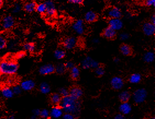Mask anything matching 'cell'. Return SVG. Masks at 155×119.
<instances>
[{"label":"cell","mask_w":155,"mask_h":119,"mask_svg":"<svg viewBox=\"0 0 155 119\" xmlns=\"http://www.w3.org/2000/svg\"><path fill=\"white\" fill-rule=\"evenodd\" d=\"M59 105L66 113L73 115L75 118L79 116L81 111V103L78 100H75L70 96L62 98Z\"/></svg>","instance_id":"obj_1"},{"label":"cell","mask_w":155,"mask_h":119,"mask_svg":"<svg viewBox=\"0 0 155 119\" xmlns=\"http://www.w3.org/2000/svg\"><path fill=\"white\" fill-rule=\"evenodd\" d=\"M18 63L12 60L5 59L0 61V74L12 76L15 74L18 70Z\"/></svg>","instance_id":"obj_2"},{"label":"cell","mask_w":155,"mask_h":119,"mask_svg":"<svg viewBox=\"0 0 155 119\" xmlns=\"http://www.w3.org/2000/svg\"><path fill=\"white\" fill-rule=\"evenodd\" d=\"M147 96V92L145 89H139L134 92L133 99L136 103L140 104L146 100Z\"/></svg>","instance_id":"obj_3"},{"label":"cell","mask_w":155,"mask_h":119,"mask_svg":"<svg viewBox=\"0 0 155 119\" xmlns=\"http://www.w3.org/2000/svg\"><path fill=\"white\" fill-rule=\"evenodd\" d=\"M100 66V64L97 61L94 60L91 57L87 56L85 57L82 62V68L87 69H95Z\"/></svg>","instance_id":"obj_4"},{"label":"cell","mask_w":155,"mask_h":119,"mask_svg":"<svg viewBox=\"0 0 155 119\" xmlns=\"http://www.w3.org/2000/svg\"><path fill=\"white\" fill-rule=\"evenodd\" d=\"M15 20L14 18L11 15L5 17L2 20V27L5 30L12 29L15 26Z\"/></svg>","instance_id":"obj_5"},{"label":"cell","mask_w":155,"mask_h":119,"mask_svg":"<svg viewBox=\"0 0 155 119\" xmlns=\"http://www.w3.org/2000/svg\"><path fill=\"white\" fill-rule=\"evenodd\" d=\"M44 3L46 7V15L51 18L54 17L56 14V8L54 3L52 0H47Z\"/></svg>","instance_id":"obj_6"},{"label":"cell","mask_w":155,"mask_h":119,"mask_svg":"<svg viewBox=\"0 0 155 119\" xmlns=\"http://www.w3.org/2000/svg\"><path fill=\"white\" fill-rule=\"evenodd\" d=\"M63 47L67 50H72L75 48L77 44V39L74 37H68L63 40Z\"/></svg>","instance_id":"obj_7"},{"label":"cell","mask_w":155,"mask_h":119,"mask_svg":"<svg viewBox=\"0 0 155 119\" xmlns=\"http://www.w3.org/2000/svg\"><path fill=\"white\" fill-rule=\"evenodd\" d=\"M111 85L113 89L116 90H119L124 86V83L121 77L115 76L111 80Z\"/></svg>","instance_id":"obj_8"},{"label":"cell","mask_w":155,"mask_h":119,"mask_svg":"<svg viewBox=\"0 0 155 119\" xmlns=\"http://www.w3.org/2000/svg\"><path fill=\"white\" fill-rule=\"evenodd\" d=\"M73 30L78 34H82L85 32V26L84 21L82 19H78L75 21L72 26Z\"/></svg>","instance_id":"obj_9"},{"label":"cell","mask_w":155,"mask_h":119,"mask_svg":"<svg viewBox=\"0 0 155 119\" xmlns=\"http://www.w3.org/2000/svg\"><path fill=\"white\" fill-rule=\"evenodd\" d=\"M39 73L43 76L52 74L55 72V67L52 64H46L42 66L39 68Z\"/></svg>","instance_id":"obj_10"},{"label":"cell","mask_w":155,"mask_h":119,"mask_svg":"<svg viewBox=\"0 0 155 119\" xmlns=\"http://www.w3.org/2000/svg\"><path fill=\"white\" fill-rule=\"evenodd\" d=\"M142 31L147 36H152L155 33V25L150 22H147L142 26Z\"/></svg>","instance_id":"obj_11"},{"label":"cell","mask_w":155,"mask_h":119,"mask_svg":"<svg viewBox=\"0 0 155 119\" xmlns=\"http://www.w3.org/2000/svg\"><path fill=\"white\" fill-rule=\"evenodd\" d=\"M107 15L111 19H120L121 17V10L117 7H112L108 10Z\"/></svg>","instance_id":"obj_12"},{"label":"cell","mask_w":155,"mask_h":119,"mask_svg":"<svg viewBox=\"0 0 155 119\" xmlns=\"http://www.w3.org/2000/svg\"><path fill=\"white\" fill-rule=\"evenodd\" d=\"M83 95L82 90L79 87H73L69 91V95L73 99L78 100Z\"/></svg>","instance_id":"obj_13"},{"label":"cell","mask_w":155,"mask_h":119,"mask_svg":"<svg viewBox=\"0 0 155 119\" xmlns=\"http://www.w3.org/2000/svg\"><path fill=\"white\" fill-rule=\"evenodd\" d=\"M109 27L115 31H118L122 29L123 24L121 19H111L108 21Z\"/></svg>","instance_id":"obj_14"},{"label":"cell","mask_w":155,"mask_h":119,"mask_svg":"<svg viewBox=\"0 0 155 119\" xmlns=\"http://www.w3.org/2000/svg\"><path fill=\"white\" fill-rule=\"evenodd\" d=\"M20 86L22 90L29 91L34 89L35 86V83L34 80L31 79H28L22 81L20 83Z\"/></svg>","instance_id":"obj_15"},{"label":"cell","mask_w":155,"mask_h":119,"mask_svg":"<svg viewBox=\"0 0 155 119\" xmlns=\"http://www.w3.org/2000/svg\"><path fill=\"white\" fill-rule=\"evenodd\" d=\"M63 110L61 108L59 105V106L56 105L53 107L51 110L50 113V115L52 118L58 119L63 115Z\"/></svg>","instance_id":"obj_16"},{"label":"cell","mask_w":155,"mask_h":119,"mask_svg":"<svg viewBox=\"0 0 155 119\" xmlns=\"http://www.w3.org/2000/svg\"><path fill=\"white\" fill-rule=\"evenodd\" d=\"M1 92L2 96L6 99H10L12 98L15 95L12 90V89L9 86H5L2 87Z\"/></svg>","instance_id":"obj_17"},{"label":"cell","mask_w":155,"mask_h":119,"mask_svg":"<svg viewBox=\"0 0 155 119\" xmlns=\"http://www.w3.org/2000/svg\"><path fill=\"white\" fill-rule=\"evenodd\" d=\"M116 31L114 30L110 27H107L102 32V35L105 38L109 39H113L116 36Z\"/></svg>","instance_id":"obj_18"},{"label":"cell","mask_w":155,"mask_h":119,"mask_svg":"<svg viewBox=\"0 0 155 119\" xmlns=\"http://www.w3.org/2000/svg\"><path fill=\"white\" fill-rule=\"evenodd\" d=\"M121 113L123 115L129 114L131 111V104L127 102H123L119 108Z\"/></svg>","instance_id":"obj_19"},{"label":"cell","mask_w":155,"mask_h":119,"mask_svg":"<svg viewBox=\"0 0 155 119\" xmlns=\"http://www.w3.org/2000/svg\"><path fill=\"white\" fill-rule=\"evenodd\" d=\"M36 3L34 1H29L27 2L24 6V10L27 13H33L36 10Z\"/></svg>","instance_id":"obj_20"},{"label":"cell","mask_w":155,"mask_h":119,"mask_svg":"<svg viewBox=\"0 0 155 119\" xmlns=\"http://www.w3.org/2000/svg\"><path fill=\"white\" fill-rule=\"evenodd\" d=\"M84 19L87 23H93L97 20V15L94 12L90 10L85 14Z\"/></svg>","instance_id":"obj_21"},{"label":"cell","mask_w":155,"mask_h":119,"mask_svg":"<svg viewBox=\"0 0 155 119\" xmlns=\"http://www.w3.org/2000/svg\"><path fill=\"white\" fill-rule=\"evenodd\" d=\"M120 51L121 54L124 56H129L132 54V49L131 47L126 44H122L120 47Z\"/></svg>","instance_id":"obj_22"},{"label":"cell","mask_w":155,"mask_h":119,"mask_svg":"<svg viewBox=\"0 0 155 119\" xmlns=\"http://www.w3.org/2000/svg\"><path fill=\"white\" fill-rule=\"evenodd\" d=\"M131 95L128 91H123L119 95V98L123 102H127L131 98Z\"/></svg>","instance_id":"obj_23"},{"label":"cell","mask_w":155,"mask_h":119,"mask_svg":"<svg viewBox=\"0 0 155 119\" xmlns=\"http://www.w3.org/2000/svg\"><path fill=\"white\" fill-rule=\"evenodd\" d=\"M39 90H40V91L41 92V93H42L43 94L46 95V94H48L50 93V92L51 91V87L47 83L43 82V83H41V84L40 85Z\"/></svg>","instance_id":"obj_24"},{"label":"cell","mask_w":155,"mask_h":119,"mask_svg":"<svg viewBox=\"0 0 155 119\" xmlns=\"http://www.w3.org/2000/svg\"><path fill=\"white\" fill-rule=\"evenodd\" d=\"M141 80V76L139 73H134L131 74L129 78V81L131 84H138Z\"/></svg>","instance_id":"obj_25"},{"label":"cell","mask_w":155,"mask_h":119,"mask_svg":"<svg viewBox=\"0 0 155 119\" xmlns=\"http://www.w3.org/2000/svg\"><path fill=\"white\" fill-rule=\"evenodd\" d=\"M155 54L152 52H146L144 55L143 59L144 61L147 63H151L155 60Z\"/></svg>","instance_id":"obj_26"},{"label":"cell","mask_w":155,"mask_h":119,"mask_svg":"<svg viewBox=\"0 0 155 119\" xmlns=\"http://www.w3.org/2000/svg\"><path fill=\"white\" fill-rule=\"evenodd\" d=\"M62 100V97L59 94L54 93L50 97L51 102L54 105H58L60 103Z\"/></svg>","instance_id":"obj_27"},{"label":"cell","mask_w":155,"mask_h":119,"mask_svg":"<svg viewBox=\"0 0 155 119\" xmlns=\"http://www.w3.org/2000/svg\"><path fill=\"white\" fill-rule=\"evenodd\" d=\"M70 75L72 79L76 80L79 78L80 76V69L79 68L76 66L74 67L71 69L70 71Z\"/></svg>","instance_id":"obj_28"},{"label":"cell","mask_w":155,"mask_h":119,"mask_svg":"<svg viewBox=\"0 0 155 119\" xmlns=\"http://www.w3.org/2000/svg\"><path fill=\"white\" fill-rule=\"evenodd\" d=\"M66 52L62 49H58L54 52V56L57 60H61L66 56Z\"/></svg>","instance_id":"obj_29"},{"label":"cell","mask_w":155,"mask_h":119,"mask_svg":"<svg viewBox=\"0 0 155 119\" xmlns=\"http://www.w3.org/2000/svg\"><path fill=\"white\" fill-rule=\"evenodd\" d=\"M23 48L25 52H35L36 49V47L34 43L28 42L25 43L23 45Z\"/></svg>","instance_id":"obj_30"},{"label":"cell","mask_w":155,"mask_h":119,"mask_svg":"<svg viewBox=\"0 0 155 119\" xmlns=\"http://www.w3.org/2000/svg\"><path fill=\"white\" fill-rule=\"evenodd\" d=\"M7 45V38L4 34H0V50L5 49Z\"/></svg>","instance_id":"obj_31"},{"label":"cell","mask_w":155,"mask_h":119,"mask_svg":"<svg viewBox=\"0 0 155 119\" xmlns=\"http://www.w3.org/2000/svg\"><path fill=\"white\" fill-rule=\"evenodd\" d=\"M35 10L41 14H43L46 13V7L45 3H40L39 4H37L36 10Z\"/></svg>","instance_id":"obj_32"},{"label":"cell","mask_w":155,"mask_h":119,"mask_svg":"<svg viewBox=\"0 0 155 119\" xmlns=\"http://www.w3.org/2000/svg\"><path fill=\"white\" fill-rule=\"evenodd\" d=\"M66 71V69L63 63H59L55 67V72L59 74H62L65 73Z\"/></svg>","instance_id":"obj_33"},{"label":"cell","mask_w":155,"mask_h":119,"mask_svg":"<svg viewBox=\"0 0 155 119\" xmlns=\"http://www.w3.org/2000/svg\"><path fill=\"white\" fill-rule=\"evenodd\" d=\"M95 73H96V74L97 75V76H102L105 73V71L104 68L101 67V66H100L97 67L96 68H95Z\"/></svg>","instance_id":"obj_34"},{"label":"cell","mask_w":155,"mask_h":119,"mask_svg":"<svg viewBox=\"0 0 155 119\" xmlns=\"http://www.w3.org/2000/svg\"><path fill=\"white\" fill-rule=\"evenodd\" d=\"M39 116L43 119H46L49 118L50 116V112L48 110L46 109L41 110H40V113Z\"/></svg>","instance_id":"obj_35"},{"label":"cell","mask_w":155,"mask_h":119,"mask_svg":"<svg viewBox=\"0 0 155 119\" xmlns=\"http://www.w3.org/2000/svg\"><path fill=\"white\" fill-rule=\"evenodd\" d=\"M59 94L62 97H67L69 95V91L66 88H61L59 91Z\"/></svg>","instance_id":"obj_36"},{"label":"cell","mask_w":155,"mask_h":119,"mask_svg":"<svg viewBox=\"0 0 155 119\" xmlns=\"http://www.w3.org/2000/svg\"><path fill=\"white\" fill-rule=\"evenodd\" d=\"M13 92L15 95H20L22 92V89L20 85H15L12 88Z\"/></svg>","instance_id":"obj_37"},{"label":"cell","mask_w":155,"mask_h":119,"mask_svg":"<svg viewBox=\"0 0 155 119\" xmlns=\"http://www.w3.org/2000/svg\"><path fill=\"white\" fill-rule=\"evenodd\" d=\"M25 56H26V52L25 51H20L16 54L15 57L17 59H20L24 57Z\"/></svg>","instance_id":"obj_38"},{"label":"cell","mask_w":155,"mask_h":119,"mask_svg":"<svg viewBox=\"0 0 155 119\" xmlns=\"http://www.w3.org/2000/svg\"><path fill=\"white\" fill-rule=\"evenodd\" d=\"M64 66L66 67V69H70L71 70L74 66V64L72 61H68L64 64Z\"/></svg>","instance_id":"obj_39"},{"label":"cell","mask_w":155,"mask_h":119,"mask_svg":"<svg viewBox=\"0 0 155 119\" xmlns=\"http://www.w3.org/2000/svg\"><path fill=\"white\" fill-rule=\"evenodd\" d=\"M21 9H22V7H21L20 5H19V4H15L13 8L12 11L15 13H17L20 12V11L21 10Z\"/></svg>","instance_id":"obj_40"},{"label":"cell","mask_w":155,"mask_h":119,"mask_svg":"<svg viewBox=\"0 0 155 119\" xmlns=\"http://www.w3.org/2000/svg\"><path fill=\"white\" fill-rule=\"evenodd\" d=\"M145 5L147 7L155 6V0H146Z\"/></svg>","instance_id":"obj_41"},{"label":"cell","mask_w":155,"mask_h":119,"mask_svg":"<svg viewBox=\"0 0 155 119\" xmlns=\"http://www.w3.org/2000/svg\"><path fill=\"white\" fill-rule=\"evenodd\" d=\"M119 38L121 41H126L129 38V35L126 33H122L119 35Z\"/></svg>","instance_id":"obj_42"},{"label":"cell","mask_w":155,"mask_h":119,"mask_svg":"<svg viewBox=\"0 0 155 119\" xmlns=\"http://www.w3.org/2000/svg\"><path fill=\"white\" fill-rule=\"evenodd\" d=\"M63 119H75V116L70 113H66L63 115Z\"/></svg>","instance_id":"obj_43"},{"label":"cell","mask_w":155,"mask_h":119,"mask_svg":"<svg viewBox=\"0 0 155 119\" xmlns=\"http://www.w3.org/2000/svg\"><path fill=\"white\" fill-rule=\"evenodd\" d=\"M69 2L72 4L82 5L83 2V0H68Z\"/></svg>","instance_id":"obj_44"},{"label":"cell","mask_w":155,"mask_h":119,"mask_svg":"<svg viewBox=\"0 0 155 119\" xmlns=\"http://www.w3.org/2000/svg\"><path fill=\"white\" fill-rule=\"evenodd\" d=\"M115 119H126V116H124V115L122 114H118L116 115L115 117Z\"/></svg>","instance_id":"obj_45"},{"label":"cell","mask_w":155,"mask_h":119,"mask_svg":"<svg viewBox=\"0 0 155 119\" xmlns=\"http://www.w3.org/2000/svg\"><path fill=\"white\" fill-rule=\"evenodd\" d=\"M40 113V110L39 109H35L33 110V115H36L37 116H39Z\"/></svg>","instance_id":"obj_46"},{"label":"cell","mask_w":155,"mask_h":119,"mask_svg":"<svg viewBox=\"0 0 155 119\" xmlns=\"http://www.w3.org/2000/svg\"><path fill=\"white\" fill-rule=\"evenodd\" d=\"M14 83H15L14 80H13V79H12V78L8 79L7 80V86H10L13 85Z\"/></svg>","instance_id":"obj_47"},{"label":"cell","mask_w":155,"mask_h":119,"mask_svg":"<svg viewBox=\"0 0 155 119\" xmlns=\"http://www.w3.org/2000/svg\"><path fill=\"white\" fill-rule=\"evenodd\" d=\"M150 23L152 24L155 25V14L153 15L152 16H151L150 19Z\"/></svg>","instance_id":"obj_48"},{"label":"cell","mask_w":155,"mask_h":119,"mask_svg":"<svg viewBox=\"0 0 155 119\" xmlns=\"http://www.w3.org/2000/svg\"><path fill=\"white\" fill-rule=\"evenodd\" d=\"M92 42L95 44H97L99 42V39H98L97 38H94L92 39Z\"/></svg>","instance_id":"obj_49"},{"label":"cell","mask_w":155,"mask_h":119,"mask_svg":"<svg viewBox=\"0 0 155 119\" xmlns=\"http://www.w3.org/2000/svg\"><path fill=\"white\" fill-rule=\"evenodd\" d=\"M113 61H114V62H115V63H118V62H119L120 60H119V58H118V57H115V58H114Z\"/></svg>","instance_id":"obj_50"},{"label":"cell","mask_w":155,"mask_h":119,"mask_svg":"<svg viewBox=\"0 0 155 119\" xmlns=\"http://www.w3.org/2000/svg\"><path fill=\"white\" fill-rule=\"evenodd\" d=\"M3 0H0V9L3 7Z\"/></svg>","instance_id":"obj_51"},{"label":"cell","mask_w":155,"mask_h":119,"mask_svg":"<svg viewBox=\"0 0 155 119\" xmlns=\"http://www.w3.org/2000/svg\"><path fill=\"white\" fill-rule=\"evenodd\" d=\"M38 116L34 115H32V116H31V119H38Z\"/></svg>","instance_id":"obj_52"},{"label":"cell","mask_w":155,"mask_h":119,"mask_svg":"<svg viewBox=\"0 0 155 119\" xmlns=\"http://www.w3.org/2000/svg\"><path fill=\"white\" fill-rule=\"evenodd\" d=\"M8 119H15V117L13 115H10L8 117Z\"/></svg>","instance_id":"obj_53"},{"label":"cell","mask_w":155,"mask_h":119,"mask_svg":"<svg viewBox=\"0 0 155 119\" xmlns=\"http://www.w3.org/2000/svg\"><path fill=\"white\" fill-rule=\"evenodd\" d=\"M148 119H155V118H154V117H152V118H150Z\"/></svg>","instance_id":"obj_54"},{"label":"cell","mask_w":155,"mask_h":119,"mask_svg":"<svg viewBox=\"0 0 155 119\" xmlns=\"http://www.w3.org/2000/svg\"><path fill=\"white\" fill-rule=\"evenodd\" d=\"M50 119V118H49H49H46V119Z\"/></svg>","instance_id":"obj_55"},{"label":"cell","mask_w":155,"mask_h":119,"mask_svg":"<svg viewBox=\"0 0 155 119\" xmlns=\"http://www.w3.org/2000/svg\"><path fill=\"white\" fill-rule=\"evenodd\" d=\"M38 1H44V0H38Z\"/></svg>","instance_id":"obj_56"}]
</instances>
